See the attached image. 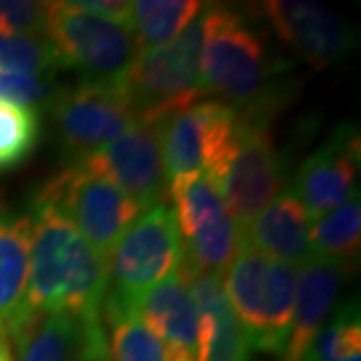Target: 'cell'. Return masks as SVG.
Here are the masks:
<instances>
[{"label":"cell","instance_id":"obj_6","mask_svg":"<svg viewBox=\"0 0 361 361\" xmlns=\"http://www.w3.org/2000/svg\"><path fill=\"white\" fill-rule=\"evenodd\" d=\"M42 35L54 47L63 68L82 80H123L137 56L135 32L80 11L75 2H47Z\"/></svg>","mask_w":361,"mask_h":361},{"label":"cell","instance_id":"obj_31","mask_svg":"<svg viewBox=\"0 0 361 361\" xmlns=\"http://www.w3.org/2000/svg\"><path fill=\"white\" fill-rule=\"evenodd\" d=\"M80 11L133 30V2L125 0H75Z\"/></svg>","mask_w":361,"mask_h":361},{"label":"cell","instance_id":"obj_26","mask_svg":"<svg viewBox=\"0 0 361 361\" xmlns=\"http://www.w3.org/2000/svg\"><path fill=\"white\" fill-rule=\"evenodd\" d=\"M40 139V111L0 101V171L18 167Z\"/></svg>","mask_w":361,"mask_h":361},{"label":"cell","instance_id":"obj_15","mask_svg":"<svg viewBox=\"0 0 361 361\" xmlns=\"http://www.w3.org/2000/svg\"><path fill=\"white\" fill-rule=\"evenodd\" d=\"M348 267L322 257H310L297 267L295 305L281 361L305 360L313 339L331 315L337 293L348 277Z\"/></svg>","mask_w":361,"mask_h":361},{"label":"cell","instance_id":"obj_29","mask_svg":"<svg viewBox=\"0 0 361 361\" xmlns=\"http://www.w3.org/2000/svg\"><path fill=\"white\" fill-rule=\"evenodd\" d=\"M51 75H32L16 71H0V101L23 106H49L59 94Z\"/></svg>","mask_w":361,"mask_h":361},{"label":"cell","instance_id":"obj_14","mask_svg":"<svg viewBox=\"0 0 361 361\" xmlns=\"http://www.w3.org/2000/svg\"><path fill=\"white\" fill-rule=\"evenodd\" d=\"M179 273L199 311L197 361H251L253 349L225 297L219 275L199 273L183 261Z\"/></svg>","mask_w":361,"mask_h":361},{"label":"cell","instance_id":"obj_3","mask_svg":"<svg viewBox=\"0 0 361 361\" xmlns=\"http://www.w3.org/2000/svg\"><path fill=\"white\" fill-rule=\"evenodd\" d=\"M180 259L183 237L173 209L161 203L141 213L109 259L103 299L109 325L121 317L137 315L147 293L179 269Z\"/></svg>","mask_w":361,"mask_h":361},{"label":"cell","instance_id":"obj_8","mask_svg":"<svg viewBox=\"0 0 361 361\" xmlns=\"http://www.w3.org/2000/svg\"><path fill=\"white\" fill-rule=\"evenodd\" d=\"M56 135L73 161L115 141L137 125L123 80H82L61 89L51 104Z\"/></svg>","mask_w":361,"mask_h":361},{"label":"cell","instance_id":"obj_12","mask_svg":"<svg viewBox=\"0 0 361 361\" xmlns=\"http://www.w3.org/2000/svg\"><path fill=\"white\" fill-rule=\"evenodd\" d=\"M360 139L353 133H336L311 153L295 177L293 191L310 213L311 221L325 217L357 195Z\"/></svg>","mask_w":361,"mask_h":361},{"label":"cell","instance_id":"obj_24","mask_svg":"<svg viewBox=\"0 0 361 361\" xmlns=\"http://www.w3.org/2000/svg\"><path fill=\"white\" fill-rule=\"evenodd\" d=\"M303 361H361L357 301H345L315 336Z\"/></svg>","mask_w":361,"mask_h":361},{"label":"cell","instance_id":"obj_4","mask_svg":"<svg viewBox=\"0 0 361 361\" xmlns=\"http://www.w3.org/2000/svg\"><path fill=\"white\" fill-rule=\"evenodd\" d=\"M221 283L251 349L281 353L295 305V265L243 245L223 273Z\"/></svg>","mask_w":361,"mask_h":361},{"label":"cell","instance_id":"obj_27","mask_svg":"<svg viewBox=\"0 0 361 361\" xmlns=\"http://www.w3.org/2000/svg\"><path fill=\"white\" fill-rule=\"evenodd\" d=\"M63 63L51 42L42 37H0V71L51 75Z\"/></svg>","mask_w":361,"mask_h":361},{"label":"cell","instance_id":"obj_11","mask_svg":"<svg viewBox=\"0 0 361 361\" xmlns=\"http://www.w3.org/2000/svg\"><path fill=\"white\" fill-rule=\"evenodd\" d=\"M261 11L277 39L313 68L336 63L355 44L353 28L319 2L269 0Z\"/></svg>","mask_w":361,"mask_h":361},{"label":"cell","instance_id":"obj_10","mask_svg":"<svg viewBox=\"0 0 361 361\" xmlns=\"http://www.w3.org/2000/svg\"><path fill=\"white\" fill-rule=\"evenodd\" d=\"M163 127L165 123H137L115 141L71 163L113 183L145 213L151 207L165 203L163 199L167 193L163 173Z\"/></svg>","mask_w":361,"mask_h":361},{"label":"cell","instance_id":"obj_2","mask_svg":"<svg viewBox=\"0 0 361 361\" xmlns=\"http://www.w3.org/2000/svg\"><path fill=\"white\" fill-rule=\"evenodd\" d=\"M201 80L207 94H219L241 116L269 121L275 73L257 30L239 11L209 6L201 14Z\"/></svg>","mask_w":361,"mask_h":361},{"label":"cell","instance_id":"obj_9","mask_svg":"<svg viewBox=\"0 0 361 361\" xmlns=\"http://www.w3.org/2000/svg\"><path fill=\"white\" fill-rule=\"evenodd\" d=\"M267 118L239 115L237 149L221 195L229 219L245 227L285 189V163L275 149Z\"/></svg>","mask_w":361,"mask_h":361},{"label":"cell","instance_id":"obj_25","mask_svg":"<svg viewBox=\"0 0 361 361\" xmlns=\"http://www.w3.org/2000/svg\"><path fill=\"white\" fill-rule=\"evenodd\" d=\"M163 173L165 185L201 173L199 130L191 109L171 116L163 127Z\"/></svg>","mask_w":361,"mask_h":361},{"label":"cell","instance_id":"obj_16","mask_svg":"<svg viewBox=\"0 0 361 361\" xmlns=\"http://www.w3.org/2000/svg\"><path fill=\"white\" fill-rule=\"evenodd\" d=\"M311 217L293 187H285L243 227L245 245L271 259L301 267L310 253Z\"/></svg>","mask_w":361,"mask_h":361},{"label":"cell","instance_id":"obj_21","mask_svg":"<svg viewBox=\"0 0 361 361\" xmlns=\"http://www.w3.org/2000/svg\"><path fill=\"white\" fill-rule=\"evenodd\" d=\"M361 243V203L360 197H351L345 205L325 217L311 221L310 253L311 257L329 259L351 265L360 255Z\"/></svg>","mask_w":361,"mask_h":361},{"label":"cell","instance_id":"obj_32","mask_svg":"<svg viewBox=\"0 0 361 361\" xmlns=\"http://www.w3.org/2000/svg\"><path fill=\"white\" fill-rule=\"evenodd\" d=\"M0 361H14L11 337L4 329H0Z\"/></svg>","mask_w":361,"mask_h":361},{"label":"cell","instance_id":"obj_23","mask_svg":"<svg viewBox=\"0 0 361 361\" xmlns=\"http://www.w3.org/2000/svg\"><path fill=\"white\" fill-rule=\"evenodd\" d=\"M167 193L173 199V213L183 239H189L213 221L227 215L223 197L205 179L203 173H195L169 183Z\"/></svg>","mask_w":361,"mask_h":361},{"label":"cell","instance_id":"obj_28","mask_svg":"<svg viewBox=\"0 0 361 361\" xmlns=\"http://www.w3.org/2000/svg\"><path fill=\"white\" fill-rule=\"evenodd\" d=\"M111 361H165L163 345L137 317L127 315L111 323Z\"/></svg>","mask_w":361,"mask_h":361},{"label":"cell","instance_id":"obj_22","mask_svg":"<svg viewBox=\"0 0 361 361\" xmlns=\"http://www.w3.org/2000/svg\"><path fill=\"white\" fill-rule=\"evenodd\" d=\"M243 245V227L229 219V215H225L191 235L189 239H183L180 261L199 273L223 277V273Z\"/></svg>","mask_w":361,"mask_h":361},{"label":"cell","instance_id":"obj_30","mask_svg":"<svg viewBox=\"0 0 361 361\" xmlns=\"http://www.w3.org/2000/svg\"><path fill=\"white\" fill-rule=\"evenodd\" d=\"M47 2L0 0V37H40Z\"/></svg>","mask_w":361,"mask_h":361},{"label":"cell","instance_id":"obj_19","mask_svg":"<svg viewBox=\"0 0 361 361\" xmlns=\"http://www.w3.org/2000/svg\"><path fill=\"white\" fill-rule=\"evenodd\" d=\"M191 113L199 130L201 173L221 193L223 179L237 149L239 113L223 101H201L191 106Z\"/></svg>","mask_w":361,"mask_h":361},{"label":"cell","instance_id":"obj_1","mask_svg":"<svg viewBox=\"0 0 361 361\" xmlns=\"http://www.w3.org/2000/svg\"><path fill=\"white\" fill-rule=\"evenodd\" d=\"M32 249L23 305L8 336L40 315L101 317L109 261L80 237L54 207L32 203Z\"/></svg>","mask_w":361,"mask_h":361},{"label":"cell","instance_id":"obj_13","mask_svg":"<svg viewBox=\"0 0 361 361\" xmlns=\"http://www.w3.org/2000/svg\"><path fill=\"white\" fill-rule=\"evenodd\" d=\"M18 361H111L101 317L40 315L11 334Z\"/></svg>","mask_w":361,"mask_h":361},{"label":"cell","instance_id":"obj_18","mask_svg":"<svg viewBox=\"0 0 361 361\" xmlns=\"http://www.w3.org/2000/svg\"><path fill=\"white\" fill-rule=\"evenodd\" d=\"M32 215L0 211V329L8 331L23 305L30 269Z\"/></svg>","mask_w":361,"mask_h":361},{"label":"cell","instance_id":"obj_20","mask_svg":"<svg viewBox=\"0 0 361 361\" xmlns=\"http://www.w3.org/2000/svg\"><path fill=\"white\" fill-rule=\"evenodd\" d=\"M205 2L197 0H137L133 2V32L137 52L151 51L177 39L197 20Z\"/></svg>","mask_w":361,"mask_h":361},{"label":"cell","instance_id":"obj_5","mask_svg":"<svg viewBox=\"0 0 361 361\" xmlns=\"http://www.w3.org/2000/svg\"><path fill=\"white\" fill-rule=\"evenodd\" d=\"M201 16L167 44L137 52L123 77L137 123L157 125L191 109L205 87L201 80Z\"/></svg>","mask_w":361,"mask_h":361},{"label":"cell","instance_id":"obj_17","mask_svg":"<svg viewBox=\"0 0 361 361\" xmlns=\"http://www.w3.org/2000/svg\"><path fill=\"white\" fill-rule=\"evenodd\" d=\"M137 317L163 348L187 349L197 355L199 311L179 269L147 293Z\"/></svg>","mask_w":361,"mask_h":361},{"label":"cell","instance_id":"obj_7","mask_svg":"<svg viewBox=\"0 0 361 361\" xmlns=\"http://www.w3.org/2000/svg\"><path fill=\"white\" fill-rule=\"evenodd\" d=\"M35 203L51 205L65 215L104 261L111 259L116 243L142 213L113 183L90 175L75 163L52 177L40 189Z\"/></svg>","mask_w":361,"mask_h":361}]
</instances>
